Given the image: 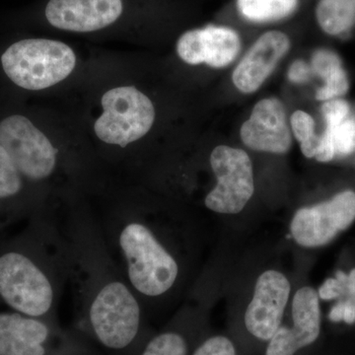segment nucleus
<instances>
[{
	"mask_svg": "<svg viewBox=\"0 0 355 355\" xmlns=\"http://www.w3.org/2000/svg\"><path fill=\"white\" fill-rule=\"evenodd\" d=\"M291 127L305 157L315 158L321 137L315 133V121L312 116L305 112L296 111L291 116Z\"/></svg>",
	"mask_w": 355,
	"mask_h": 355,
	"instance_id": "nucleus-20",
	"label": "nucleus"
},
{
	"mask_svg": "<svg viewBox=\"0 0 355 355\" xmlns=\"http://www.w3.org/2000/svg\"><path fill=\"white\" fill-rule=\"evenodd\" d=\"M191 336L184 328L166 329L151 336L137 355H191Z\"/></svg>",
	"mask_w": 355,
	"mask_h": 355,
	"instance_id": "nucleus-18",
	"label": "nucleus"
},
{
	"mask_svg": "<svg viewBox=\"0 0 355 355\" xmlns=\"http://www.w3.org/2000/svg\"><path fill=\"white\" fill-rule=\"evenodd\" d=\"M0 355H95L81 335L62 330L57 320L15 311L0 312Z\"/></svg>",
	"mask_w": 355,
	"mask_h": 355,
	"instance_id": "nucleus-4",
	"label": "nucleus"
},
{
	"mask_svg": "<svg viewBox=\"0 0 355 355\" xmlns=\"http://www.w3.org/2000/svg\"><path fill=\"white\" fill-rule=\"evenodd\" d=\"M312 71L324 80V85L317 91L316 98L327 101L345 95L349 84L347 72L343 69L340 58L333 51H317L312 58Z\"/></svg>",
	"mask_w": 355,
	"mask_h": 355,
	"instance_id": "nucleus-16",
	"label": "nucleus"
},
{
	"mask_svg": "<svg viewBox=\"0 0 355 355\" xmlns=\"http://www.w3.org/2000/svg\"><path fill=\"white\" fill-rule=\"evenodd\" d=\"M298 0H237L240 12L254 22H270L291 15Z\"/></svg>",
	"mask_w": 355,
	"mask_h": 355,
	"instance_id": "nucleus-19",
	"label": "nucleus"
},
{
	"mask_svg": "<svg viewBox=\"0 0 355 355\" xmlns=\"http://www.w3.org/2000/svg\"><path fill=\"white\" fill-rule=\"evenodd\" d=\"M291 282L284 273L270 270L261 273L244 316L245 329L254 340L268 343L284 321Z\"/></svg>",
	"mask_w": 355,
	"mask_h": 355,
	"instance_id": "nucleus-10",
	"label": "nucleus"
},
{
	"mask_svg": "<svg viewBox=\"0 0 355 355\" xmlns=\"http://www.w3.org/2000/svg\"><path fill=\"white\" fill-rule=\"evenodd\" d=\"M123 12L121 0H50L46 17L53 27L71 32L104 29Z\"/></svg>",
	"mask_w": 355,
	"mask_h": 355,
	"instance_id": "nucleus-13",
	"label": "nucleus"
},
{
	"mask_svg": "<svg viewBox=\"0 0 355 355\" xmlns=\"http://www.w3.org/2000/svg\"><path fill=\"white\" fill-rule=\"evenodd\" d=\"M347 275L342 270L336 272V279H328L320 287L318 296L322 300H333L340 297L343 294L347 293Z\"/></svg>",
	"mask_w": 355,
	"mask_h": 355,
	"instance_id": "nucleus-24",
	"label": "nucleus"
},
{
	"mask_svg": "<svg viewBox=\"0 0 355 355\" xmlns=\"http://www.w3.org/2000/svg\"><path fill=\"white\" fill-rule=\"evenodd\" d=\"M347 291L350 298L355 299V268L347 275Z\"/></svg>",
	"mask_w": 355,
	"mask_h": 355,
	"instance_id": "nucleus-28",
	"label": "nucleus"
},
{
	"mask_svg": "<svg viewBox=\"0 0 355 355\" xmlns=\"http://www.w3.org/2000/svg\"><path fill=\"white\" fill-rule=\"evenodd\" d=\"M311 71H312V69L305 62L296 60L289 69L288 77L292 83H302L309 79Z\"/></svg>",
	"mask_w": 355,
	"mask_h": 355,
	"instance_id": "nucleus-25",
	"label": "nucleus"
},
{
	"mask_svg": "<svg viewBox=\"0 0 355 355\" xmlns=\"http://www.w3.org/2000/svg\"><path fill=\"white\" fill-rule=\"evenodd\" d=\"M69 275L64 235L57 214L46 207L19 232L0 237V304L9 310L57 320Z\"/></svg>",
	"mask_w": 355,
	"mask_h": 355,
	"instance_id": "nucleus-2",
	"label": "nucleus"
},
{
	"mask_svg": "<svg viewBox=\"0 0 355 355\" xmlns=\"http://www.w3.org/2000/svg\"><path fill=\"white\" fill-rule=\"evenodd\" d=\"M210 165L217 184L205 197V207L217 214H239L254 195L251 159L242 149L221 146L212 150Z\"/></svg>",
	"mask_w": 355,
	"mask_h": 355,
	"instance_id": "nucleus-8",
	"label": "nucleus"
},
{
	"mask_svg": "<svg viewBox=\"0 0 355 355\" xmlns=\"http://www.w3.org/2000/svg\"><path fill=\"white\" fill-rule=\"evenodd\" d=\"M62 214L57 216L79 327L103 349L135 354L144 338V306L110 253L94 211L72 202Z\"/></svg>",
	"mask_w": 355,
	"mask_h": 355,
	"instance_id": "nucleus-1",
	"label": "nucleus"
},
{
	"mask_svg": "<svg viewBox=\"0 0 355 355\" xmlns=\"http://www.w3.org/2000/svg\"><path fill=\"white\" fill-rule=\"evenodd\" d=\"M343 321L349 324L355 323V299L343 301Z\"/></svg>",
	"mask_w": 355,
	"mask_h": 355,
	"instance_id": "nucleus-26",
	"label": "nucleus"
},
{
	"mask_svg": "<svg viewBox=\"0 0 355 355\" xmlns=\"http://www.w3.org/2000/svg\"><path fill=\"white\" fill-rule=\"evenodd\" d=\"M355 220V193L345 191L331 200L297 210L292 218L291 232L301 247L329 244Z\"/></svg>",
	"mask_w": 355,
	"mask_h": 355,
	"instance_id": "nucleus-9",
	"label": "nucleus"
},
{
	"mask_svg": "<svg viewBox=\"0 0 355 355\" xmlns=\"http://www.w3.org/2000/svg\"><path fill=\"white\" fill-rule=\"evenodd\" d=\"M191 355H238L234 343L228 336L217 335L198 343Z\"/></svg>",
	"mask_w": 355,
	"mask_h": 355,
	"instance_id": "nucleus-22",
	"label": "nucleus"
},
{
	"mask_svg": "<svg viewBox=\"0 0 355 355\" xmlns=\"http://www.w3.org/2000/svg\"><path fill=\"white\" fill-rule=\"evenodd\" d=\"M96 217L110 253L144 310L175 291L182 263L161 234L151 209L123 200Z\"/></svg>",
	"mask_w": 355,
	"mask_h": 355,
	"instance_id": "nucleus-3",
	"label": "nucleus"
},
{
	"mask_svg": "<svg viewBox=\"0 0 355 355\" xmlns=\"http://www.w3.org/2000/svg\"><path fill=\"white\" fill-rule=\"evenodd\" d=\"M101 103L104 113L96 121L94 130L104 144L125 148L153 128V102L132 86L111 89L103 96Z\"/></svg>",
	"mask_w": 355,
	"mask_h": 355,
	"instance_id": "nucleus-6",
	"label": "nucleus"
},
{
	"mask_svg": "<svg viewBox=\"0 0 355 355\" xmlns=\"http://www.w3.org/2000/svg\"><path fill=\"white\" fill-rule=\"evenodd\" d=\"M343 301H340V302H338V304H336L333 308H331L329 318H330L331 322L338 323V322L343 321Z\"/></svg>",
	"mask_w": 355,
	"mask_h": 355,
	"instance_id": "nucleus-27",
	"label": "nucleus"
},
{
	"mask_svg": "<svg viewBox=\"0 0 355 355\" xmlns=\"http://www.w3.org/2000/svg\"><path fill=\"white\" fill-rule=\"evenodd\" d=\"M331 132L336 155H349L355 151V119L347 116L334 128H327Z\"/></svg>",
	"mask_w": 355,
	"mask_h": 355,
	"instance_id": "nucleus-21",
	"label": "nucleus"
},
{
	"mask_svg": "<svg viewBox=\"0 0 355 355\" xmlns=\"http://www.w3.org/2000/svg\"><path fill=\"white\" fill-rule=\"evenodd\" d=\"M289 48L291 41L284 33L270 31L263 34L233 72L232 80L236 87L246 94L258 90Z\"/></svg>",
	"mask_w": 355,
	"mask_h": 355,
	"instance_id": "nucleus-15",
	"label": "nucleus"
},
{
	"mask_svg": "<svg viewBox=\"0 0 355 355\" xmlns=\"http://www.w3.org/2000/svg\"><path fill=\"white\" fill-rule=\"evenodd\" d=\"M242 141L256 151L282 154L291 146V135L286 110L275 98L257 103L249 120L242 125Z\"/></svg>",
	"mask_w": 355,
	"mask_h": 355,
	"instance_id": "nucleus-14",
	"label": "nucleus"
},
{
	"mask_svg": "<svg viewBox=\"0 0 355 355\" xmlns=\"http://www.w3.org/2000/svg\"><path fill=\"white\" fill-rule=\"evenodd\" d=\"M6 76L16 85L38 91L64 80L76 64L70 46L48 39H27L9 46L1 57Z\"/></svg>",
	"mask_w": 355,
	"mask_h": 355,
	"instance_id": "nucleus-5",
	"label": "nucleus"
},
{
	"mask_svg": "<svg viewBox=\"0 0 355 355\" xmlns=\"http://www.w3.org/2000/svg\"><path fill=\"white\" fill-rule=\"evenodd\" d=\"M240 50L241 41L237 33L217 26L184 33L177 43L178 55L187 64H205L216 69L230 64Z\"/></svg>",
	"mask_w": 355,
	"mask_h": 355,
	"instance_id": "nucleus-12",
	"label": "nucleus"
},
{
	"mask_svg": "<svg viewBox=\"0 0 355 355\" xmlns=\"http://www.w3.org/2000/svg\"><path fill=\"white\" fill-rule=\"evenodd\" d=\"M0 146L29 183H44L58 171L60 151L26 116L0 121Z\"/></svg>",
	"mask_w": 355,
	"mask_h": 355,
	"instance_id": "nucleus-7",
	"label": "nucleus"
},
{
	"mask_svg": "<svg viewBox=\"0 0 355 355\" xmlns=\"http://www.w3.org/2000/svg\"><path fill=\"white\" fill-rule=\"evenodd\" d=\"M316 14L318 22L324 32L340 34L355 22V0H321Z\"/></svg>",
	"mask_w": 355,
	"mask_h": 355,
	"instance_id": "nucleus-17",
	"label": "nucleus"
},
{
	"mask_svg": "<svg viewBox=\"0 0 355 355\" xmlns=\"http://www.w3.org/2000/svg\"><path fill=\"white\" fill-rule=\"evenodd\" d=\"M350 108L347 102L343 100H331L324 103L322 114L327 123V128H334L349 116Z\"/></svg>",
	"mask_w": 355,
	"mask_h": 355,
	"instance_id": "nucleus-23",
	"label": "nucleus"
},
{
	"mask_svg": "<svg viewBox=\"0 0 355 355\" xmlns=\"http://www.w3.org/2000/svg\"><path fill=\"white\" fill-rule=\"evenodd\" d=\"M292 326L282 323L266 347L265 355H297L321 335V309L318 292L304 286L292 302Z\"/></svg>",
	"mask_w": 355,
	"mask_h": 355,
	"instance_id": "nucleus-11",
	"label": "nucleus"
}]
</instances>
